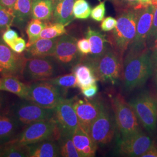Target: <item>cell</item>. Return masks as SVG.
<instances>
[{"mask_svg":"<svg viewBox=\"0 0 157 157\" xmlns=\"http://www.w3.org/2000/svg\"><path fill=\"white\" fill-rule=\"evenodd\" d=\"M153 71L151 51L147 48L140 51H128L123 60L121 76L124 89L130 91L142 86Z\"/></svg>","mask_w":157,"mask_h":157,"instance_id":"1","label":"cell"},{"mask_svg":"<svg viewBox=\"0 0 157 157\" xmlns=\"http://www.w3.org/2000/svg\"><path fill=\"white\" fill-rule=\"evenodd\" d=\"M138 13L139 10L134 8L122 10L118 16L117 26L109 35V43L122 59L135 39Z\"/></svg>","mask_w":157,"mask_h":157,"instance_id":"2","label":"cell"},{"mask_svg":"<svg viewBox=\"0 0 157 157\" xmlns=\"http://www.w3.org/2000/svg\"><path fill=\"white\" fill-rule=\"evenodd\" d=\"M61 133L54 118L27 125L22 132L7 143L28 146L45 140H58Z\"/></svg>","mask_w":157,"mask_h":157,"instance_id":"3","label":"cell"},{"mask_svg":"<svg viewBox=\"0 0 157 157\" xmlns=\"http://www.w3.org/2000/svg\"><path fill=\"white\" fill-rule=\"evenodd\" d=\"M85 61L93 67L98 80L114 84L122 76L123 59L113 49H108L98 58H88Z\"/></svg>","mask_w":157,"mask_h":157,"instance_id":"4","label":"cell"},{"mask_svg":"<svg viewBox=\"0 0 157 157\" xmlns=\"http://www.w3.org/2000/svg\"><path fill=\"white\" fill-rule=\"evenodd\" d=\"M112 105L117 126L122 137H128L140 132L139 120L129 102L120 94L113 97Z\"/></svg>","mask_w":157,"mask_h":157,"instance_id":"5","label":"cell"},{"mask_svg":"<svg viewBox=\"0 0 157 157\" xmlns=\"http://www.w3.org/2000/svg\"><path fill=\"white\" fill-rule=\"evenodd\" d=\"M129 103L142 126L147 131L154 132L157 125V99L148 92L144 91L130 100Z\"/></svg>","mask_w":157,"mask_h":157,"instance_id":"6","label":"cell"},{"mask_svg":"<svg viewBox=\"0 0 157 157\" xmlns=\"http://www.w3.org/2000/svg\"><path fill=\"white\" fill-rule=\"evenodd\" d=\"M61 90L47 80L35 82L29 85L28 94L26 100L44 108L55 109L63 98Z\"/></svg>","mask_w":157,"mask_h":157,"instance_id":"7","label":"cell"},{"mask_svg":"<svg viewBox=\"0 0 157 157\" xmlns=\"http://www.w3.org/2000/svg\"><path fill=\"white\" fill-rule=\"evenodd\" d=\"M54 111L55 109L44 108L32 101L25 100L13 106L11 114L20 126H22L50 119L54 115Z\"/></svg>","mask_w":157,"mask_h":157,"instance_id":"8","label":"cell"},{"mask_svg":"<svg viewBox=\"0 0 157 157\" xmlns=\"http://www.w3.org/2000/svg\"><path fill=\"white\" fill-rule=\"evenodd\" d=\"M56 72L54 63L46 57L26 58L21 76L29 82L45 81L52 78Z\"/></svg>","mask_w":157,"mask_h":157,"instance_id":"9","label":"cell"},{"mask_svg":"<svg viewBox=\"0 0 157 157\" xmlns=\"http://www.w3.org/2000/svg\"><path fill=\"white\" fill-rule=\"evenodd\" d=\"M116 126L114 115L105 107L91 124L88 133L97 145L107 144L111 142L114 137Z\"/></svg>","mask_w":157,"mask_h":157,"instance_id":"10","label":"cell"},{"mask_svg":"<svg viewBox=\"0 0 157 157\" xmlns=\"http://www.w3.org/2000/svg\"><path fill=\"white\" fill-rule=\"evenodd\" d=\"M73 99L62 98L54 111V118L62 136H72L79 126L78 118L73 107Z\"/></svg>","mask_w":157,"mask_h":157,"instance_id":"11","label":"cell"},{"mask_svg":"<svg viewBox=\"0 0 157 157\" xmlns=\"http://www.w3.org/2000/svg\"><path fill=\"white\" fill-rule=\"evenodd\" d=\"M73 107L78 118L79 126L89 133L91 124L100 115L105 106L101 101L97 99L75 98Z\"/></svg>","mask_w":157,"mask_h":157,"instance_id":"12","label":"cell"},{"mask_svg":"<svg viewBox=\"0 0 157 157\" xmlns=\"http://www.w3.org/2000/svg\"><path fill=\"white\" fill-rule=\"evenodd\" d=\"M154 6L150 5L139 10L135 39L128 51H140L146 48L147 40L151 28Z\"/></svg>","mask_w":157,"mask_h":157,"instance_id":"13","label":"cell"},{"mask_svg":"<svg viewBox=\"0 0 157 157\" xmlns=\"http://www.w3.org/2000/svg\"><path fill=\"white\" fill-rule=\"evenodd\" d=\"M152 144L151 139L140 131L122 137L118 142V151L120 154L127 157H141Z\"/></svg>","mask_w":157,"mask_h":157,"instance_id":"14","label":"cell"},{"mask_svg":"<svg viewBox=\"0 0 157 157\" xmlns=\"http://www.w3.org/2000/svg\"><path fill=\"white\" fill-rule=\"evenodd\" d=\"M25 56L15 52L0 39V74L3 76L21 75Z\"/></svg>","mask_w":157,"mask_h":157,"instance_id":"15","label":"cell"},{"mask_svg":"<svg viewBox=\"0 0 157 157\" xmlns=\"http://www.w3.org/2000/svg\"><path fill=\"white\" fill-rule=\"evenodd\" d=\"M77 39L72 36L63 34L57 40L53 56L56 61L64 65L76 62L79 52L77 47Z\"/></svg>","mask_w":157,"mask_h":157,"instance_id":"16","label":"cell"},{"mask_svg":"<svg viewBox=\"0 0 157 157\" xmlns=\"http://www.w3.org/2000/svg\"><path fill=\"white\" fill-rule=\"evenodd\" d=\"M72 139L81 157H93L97 150V144L90 135L80 126L75 131Z\"/></svg>","mask_w":157,"mask_h":157,"instance_id":"17","label":"cell"},{"mask_svg":"<svg viewBox=\"0 0 157 157\" xmlns=\"http://www.w3.org/2000/svg\"><path fill=\"white\" fill-rule=\"evenodd\" d=\"M58 38L52 39H39L32 45L26 48L24 56L27 58L52 56Z\"/></svg>","mask_w":157,"mask_h":157,"instance_id":"18","label":"cell"},{"mask_svg":"<svg viewBox=\"0 0 157 157\" xmlns=\"http://www.w3.org/2000/svg\"><path fill=\"white\" fill-rule=\"evenodd\" d=\"M54 140H45L28 145L29 157H56L60 156L59 144Z\"/></svg>","mask_w":157,"mask_h":157,"instance_id":"19","label":"cell"},{"mask_svg":"<svg viewBox=\"0 0 157 157\" xmlns=\"http://www.w3.org/2000/svg\"><path fill=\"white\" fill-rule=\"evenodd\" d=\"M76 76L78 87L81 90L97 84L98 78L91 66L85 60L82 63L76 64L72 69Z\"/></svg>","mask_w":157,"mask_h":157,"instance_id":"20","label":"cell"},{"mask_svg":"<svg viewBox=\"0 0 157 157\" xmlns=\"http://www.w3.org/2000/svg\"><path fill=\"white\" fill-rule=\"evenodd\" d=\"M19 126L11 113H0V147L4 146L17 136Z\"/></svg>","mask_w":157,"mask_h":157,"instance_id":"21","label":"cell"},{"mask_svg":"<svg viewBox=\"0 0 157 157\" xmlns=\"http://www.w3.org/2000/svg\"><path fill=\"white\" fill-rule=\"evenodd\" d=\"M86 37L89 40L91 45L90 58H98L108 50L107 44L109 41L107 39L105 35L100 32L88 27L86 32Z\"/></svg>","mask_w":157,"mask_h":157,"instance_id":"22","label":"cell"},{"mask_svg":"<svg viewBox=\"0 0 157 157\" xmlns=\"http://www.w3.org/2000/svg\"><path fill=\"white\" fill-rule=\"evenodd\" d=\"M0 91L11 93L26 100L28 94L29 85L23 83L15 76H3L1 78Z\"/></svg>","mask_w":157,"mask_h":157,"instance_id":"23","label":"cell"},{"mask_svg":"<svg viewBox=\"0 0 157 157\" xmlns=\"http://www.w3.org/2000/svg\"><path fill=\"white\" fill-rule=\"evenodd\" d=\"M76 0H61L56 4L52 16L54 22L67 25L74 19L73 9Z\"/></svg>","mask_w":157,"mask_h":157,"instance_id":"24","label":"cell"},{"mask_svg":"<svg viewBox=\"0 0 157 157\" xmlns=\"http://www.w3.org/2000/svg\"><path fill=\"white\" fill-rule=\"evenodd\" d=\"M55 6L54 0H32V18L50 21L52 19Z\"/></svg>","mask_w":157,"mask_h":157,"instance_id":"25","label":"cell"},{"mask_svg":"<svg viewBox=\"0 0 157 157\" xmlns=\"http://www.w3.org/2000/svg\"><path fill=\"white\" fill-rule=\"evenodd\" d=\"M13 25L24 27L32 18V0H17L13 7Z\"/></svg>","mask_w":157,"mask_h":157,"instance_id":"26","label":"cell"},{"mask_svg":"<svg viewBox=\"0 0 157 157\" xmlns=\"http://www.w3.org/2000/svg\"><path fill=\"white\" fill-rule=\"evenodd\" d=\"M46 23V22L34 18H31L29 21L26 28V32L28 37V41L26 43L27 48L39 39L40 33L44 28Z\"/></svg>","mask_w":157,"mask_h":157,"instance_id":"27","label":"cell"},{"mask_svg":"<svg viewBox=\"0 0 157 157\" xmlns=\"http://www.w3.org/2000/svg\"><path fill=\"white\" fill-rule=\"evenodd\" d=\"M66 25L60 23L47 22L44 28L41 31L39 39H52L58 38L66 34Z\"/></svg>","mask_w":157,"mask_h":157,"instance_id":"28","label":"cell"},{"mask_svg":"<svg viewBox=\"0 0 157 157\" xmlns=\"http://www.w3.org/2000/svg\"><path fill=\"white\" fill-rule=\"evenodd\" d=\"M2 157H29L28 146H22L17 144L6 143L1 146Z\"/></svg>","mask_w":157,"mask_h":157,"instance_id":"29","label":"cell"},{"mask_svg":"<svg viewBox=\"0 0 157 157\" xmlns=\"http://www.w3.org/2000/svg\"><path fill=\"white\" fill-rule=\"evenodd\" d=\"M47 81L59 87L60 89L66 90L67 89L78 87L77 79L73 72L52 78Z\"/></svg>","mask_w":157,"mask_h":157,"instance_id":"30","label":"cell"},{"mask_svg":"<svg viewBox=\"0 0 157 157\" xmlns=\"http://www.w3.org/2000/svg\"><path fill=\"white\" fill-rule=\"evenodd\" d=\"M60 156L63 157H81L73 144L71 137L62 136L58 140Z\"/></svg>","mask_w":157,"mask_h":157,"instance_id":"31","label":"cell"},{"mask_svg":"<svg viewBox=\"0 0 157 157\" xmlns=\"http://www.w3.org/2000/svg\"><path fill=\"white\" fill-rule=\"evenodd\" d=\"M91 8L87 0H76L74 4L73 14L74 17L80 20H86L90 17Z\"/></svg>","mask_w":157,"mask_h":157,"instance_id":"32","label":"cell"},{"mask_svg":"<svg viewBox=\"0 0 157 157\" xmlns=\"http://www.w3.org/2000/svg\"><path fill=\"white\" fill-rule=\"evenodd\" d=\"M13 8L0 5V33L13 25Z\"/></svg>","mask_w":157,"mask_h":157,"instance_id":"33","label":"cell"},{"mask_svg":"<svg viewBox=\"0 0 157 157\" xmlns=\"http://www.w3.org/2000/svg\"><path fill=\"white\" fill-rule=\"evenodd\" d=\"M118 9L122 10L134 8L139 10L142 8L139 0H110Z\"/></svg>","mask_w":157,"mask_h":157,"instance_id":"34","label":"cell"},{"mask_svg":"<svg viewBox=\"0 0 157 157\" xmlns=\"http://www.w3.org/2000/svg\"><path fill=\"white\" fill-rule=\"evenodd\" d=\"M106 12L105 1L100 2L91 10L90 17L91 19L97 22L102 21L105 17Z\"/></svg>","mask_w":157,"mask_h":157,"instance_id":"35","label":"cell"},{"mask_svg":"<svg viewBox=\"0 0 157 157\" xmlns=\"http://www.w3.org/2000/svg\"><path fill=\"white\" fill-rule=\"evenodd\" d=\"M157 39V3L154 5V10L151 28L148 34L147 44L150 46L152 45L155 40Z\"/></svg>","mask_w":157,"mask_h":157,"instance_id":"36","label":"cell"},{"mask_svg":"<svg viewBox=\"0 0 157 157\" xmlns=\"http://www.w3.org/2000/svg\"><path fill=\"white\" fill-rule=\"evenodd\" d=\"M19 37L17 32L11 28H8L2 32V40L9 47Z\"/></svg>","mask_w":157,"mask_h":157,"instance_id":"37","label":"cell"},{"mask_svg":"<svg viewBox=\"0 0 157 157\" xmlns=\"http://www.w3.org/2000/svg\"><path fill=\"white\" fill-rule=\"evenodd\" d=\"M77 47L78 52L82 56H88L91 52L90 41L87 38H83L78 40Z\"/></svg>","mask_w":157,"mask_h":157,"instance_id":"38","label":"cell"},{"mask_svg":"<svg viewBox=\"0 0 157 157\" xmlns=\"http://www.w3.org/2000/svg\"><path fill=\"white\" fill-rule=\"evenodd\" d=\"M117 24V20L112 17H108L104 18L100 25L101 30L104 32H110L115 28Z\"/></svg>","mask_w":157,"mask_h":157,"instance_id":"39","label":"cell"},{"mask_svg":"<svg viewBox=\"0 0 157 157\" xmlns=\"http://www.w3.org/2000/svg\"><path fill=\"white\" fill-rule=\"evenodd\" d=\"M10 47L15 52L19 54H22L27 48L25 40L22 37H19L10 46Z\"/></svg>","mask_w":157,"mask_h":157,"instance_id":"40","label":"cell"},{"mask_svg":"<svg viewBox=\"0 0 157 157\" xmlns=\"http://www.w3.org/2000/svg\"><path fill=\"white\" fill-rule=\"evenodd\" d=\"M82 93L87 98L91 99L95 96L98 91L97 84H95L82 89Z\"/></svg>","mask_w":157,"mask_h":157,"instance_id":"41","label":"cell"},{"mask_svg":"<svg viewBox=\"0 0 157 157\" xmlns=\"http://www.w3.org/2000/svg\"><path fill=\"white\" fill-rule=\"evenodd\" d=\"M151 57L154 71L157 67V39L155 40L151 48Z\"/></svg>","mask_w":157,"mask_h":157,"instance_id":"42","label":"cell"},{"mask_svg":"<svg viewBox=\"0 0 157 157\" xmlns=\"http://www.w3.org/2000/svg\"><path fill=\"white\" fill-rule=\"evenodd\" d=\"M141 157H157V146L153 143L152 145Z\"/></svg>","mask_w":157,"mask_h":157,"instance_id":"43","label":"cell"},{"mask_svg":"<svg viewBox=\"0 0 157 157\" xmlns=\"http://www.w3.org/2000/svg\"><path fill=\"white\" fill-rule=\"evenodd\" d=\"M17 0H0V5L13 8Z\"/></svg>","mask_w":157,"mask_h":157,"instance_id":"44","label":"cell"},{"mask_svg":"<svg viewBox=\"0 0 157 157\" xmlns=\"http://www.w3.org/2000/svg\"><path fill=\"white\" fill-rule=\"evenodd\" d=\"M6 104V98L2 93H0V113L4 109Z\"/></svg>","mask_w":157,"mask_h":157,"instance_id":"45","label":"cell"},{"mask_svg":"<svg viewBox=\"0 0 157 157\" xmlns=\"http://www.w3.org/2000/svg\"><path fill=\"white\" fill-rule=\"evenodd\" d=\"M155 72V75H154V83L155 85V87L157 90V67L154 71Z\"/></svg>","mask_w":157,"mask_h":157,"instance_id":"46","label":"cell"},{"mask_svg":"<svg viewBox=\"0 0 157 157\" xmlns=\"http://www.w3.org/2000/svg\"><path fill=\"white\" fill-rule=\"evenodd\" d=\"M2 157V151H1V147H0V157Z\"/></svg>","mask_w":157,"mask_h":157,"instance_id":"47","label":"cell"},{"mask_svg":"<svg viewBox=\"0 0 157 157\" xmlns=\"http://www.w3.org/2000/svg\"><path fill=\"white\" fill-rule=\"evenodd\" d=\"M54 2H55V4H56L57 2H58L59 1H61V0H54Z\"/></svg>","mask_w":157,"mask_h":157,"instance_id":"48","label":"cell"},{"mask_svg":"<svg viewBox=\"0 0 157 157\" xmlns=\"http://www.w3.org/2000/svg\"><path fill=\"white\" fill-rule=\"evenodd\" d=\"M0 84H1V78H0Z\"/></svg>","mask_w":157,"mask_h":157,"instance_id":"49","label":"cell"}]
</instances>
